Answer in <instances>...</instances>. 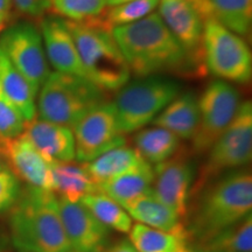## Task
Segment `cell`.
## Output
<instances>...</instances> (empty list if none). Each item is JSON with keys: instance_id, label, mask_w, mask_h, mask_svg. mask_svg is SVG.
Here are the masks:
<instances>
[{"instance_id": "cell-15", "label": "cell", "mask_w": 252, "mask_h": 252, "mask_svg": "<svg viewBox=\"0 0 252 252\" xmlns=\"http://www.w3.org/2000/svg\"><path fill=\"white\" fill-rule=\"evenodd\" d=\"M58 198L63 228L72 251L105 252L110 229L102 224L81 201L71 202Z\"/></svg>"}, {"instance_id": "cell-26", "label": "cell", "mask_w": 252, "mask_h": 252, "mask_svg": "<svg viewBox=\"0 0 252 252\" xmlns=\"http://www.w3.org/2000/svg\"><path fill=\"white\" fill-rule=\"evenodd\" d=\"M212 19L239 36L251 31L252 0H209Z\"/></svg>"}, {"instance_id": "cell-22", "label": "cell", "mask_w": 252, "mask_h": 252, "mask_svg": "<svg viewBox=\"0 0 252 252\" xmlns=\"http://www.w3.org/2000/svg\"><path fill=\"white\" fill-rule=\"evenodd\" d=\"M53 182V193L71 202H78L87 195L98 191L84 163L81 166L72 162H54Z\"/></svg>"}, {"instance_id": "cell-11", "label": "cell", "mask_w": 252, "mask_h": 252, "mask_svg": "<svg viewBox=\"0 0 252 252\" xmlns=\"http://www.w3.org/2000/svg\"><path fill=\"white\" fill-rule=\"evenodd\" d=\"M71 130L75 139V160L78 162H90L106 151L125 145L112 103L103 102L94 106Z\"/></svg>"}, {"instance_id": "cell-39", "label": "cell", "mask_w": 252, "mask_h": 252, "mask_svg": "<svg viewBox=\"0 0 252 252\" xmlns=\"http://www.w3.org/2000/svg\"><path fill=\"white\" fill-rule=\"evenodd\" d=\"M4 26H5V24L0 21V32H1V30H2V28H4Z\"/></svg>"}, {"instance_id": "cell-4", "label": "cell", "mask_w": 252, "mask_h": 252, "mask_svg": "<svg viewBox=\"0 0 252 252\" xmlns=\"http://www.w3.org/2000/svg\"><path fill=\"white\" fill-rule=\"evenodd\" d=\"M88 80L104 91H117L131 77L130 69L121 49L99 17L91 20H65Z\"/></svg>"}, {"instance_id": "cell-16", "label": "cell", "mask_w": 252, "mask_h": 252, "mask_svg": "<svg viewBox=\"0 0 252 252\" xmlns=\"http://www.w3.org/2000/svg\"><path fill=\"white\" fill-rule=\"evenodd\" d=\"M40 33L47 60L55 71L87 78L77 47L64 19L47 15L41 21Z\"/></svg>"}, {"instance_id": "cell-9", "label": "cell", "mask_w": 252, "mask_h": 252, "mask_svg": "<svg viewBox=\"0 0 252 252\" xmlns=\"http://www.w3.org/2000/svg\"><path fill=\"white\" fill-rule=\"evenodd\" d=\"M198 105V123L191 138V149L196 154H204L219 139L241 105L239 94L229 82L217 80L203 90Z\"/></svg>"}, {"instance_id": "cell-3", "label": "cell", "mask_w": 252, "mask_h": 252, "mask_svg": "<svg viewBox=\"0 0 252 252\" xmlns=\"http://www.w3.org/2000/svg\"><path fill=\"white\" fill-rule=\"evenodd\" d=\"M220 178L200 191L202 195L186 226L188 237L198 244L251 215V173L232 171Z\"/></svg>"}, {"instance_id": "cell-19", "label": "cell", "mask_w": 252, "mask_h": 252, "mask_svg": "<svg viewBox=\"0 0 252 252\" xmlns=\"http://www.w3.org/2000/svg\"><path fill=\"white\" fill-rule=\"evenodd\" d=\"M154 167L143 159L139 163L98 186V191L121 204L152 193Z\"/></svg>"}, {"instance_id": "cell-33", "label": "cell", "mask_w": 252, "mask_h": 252, "mask_svg": "<svg viewBox=\"0 0 252 252\" xmlns=\"http://www.w3.org/2000/svg\"><path fill=\"white\" fill-rule=\"evenodd\" d=\"M17 8L32 17H41L50 9V0H12Z\"/></svg>"}, {"instance_id": "cell-7", "label": "cell", "mask_w": 252, "mask_h": 252, "mask_svg": "<svg viewBox=\"0 0 252 252\" xmlns=\"http://www.w3.org/2000/svg\"><path fill=\"white\" fill-rule=\"evenodd\" d=\"M191 187L190 197L226 172L248 165L252 158V104L241 103L234 119L208 151Z\"/></svg>"}, {"instance_id": "cell-20", "label": "cell", "mask_w": 252, "mask_h": 252, "mask_svg": "<svg viewBox=\"0 0 252 252\" xmlns=\"http://www.w3.org/2000/svg\"><path fill=\"white\" fill-rule=\"evenodd\" d=\"M198 123L197 98L194 94H178L152 122L154 126L172 132L180 140H190Z\"/></svg>"}, {"instance_id": "cell-28", "label": "cell", "mask_w": 252, "mask_h": 252, "mask_svg": "<svg viewBox=\"0 0 252 252\" xmlns=\"http://www.w3.org/2000/svg\"><path fill=\"white\" fill-rule=\"evenodd\" d=\"M81 202L106 228L123 232V234L130 232L132 225H133V220L121 204L106 196L105 194L96 191V193L84 196Z\"/></svg>"}, {"instance_id": "cell-8", "label": "cell", "mask_w": 252, "mask_h": 252, "mask_svg": "<svg viewBox=\"0 0 252 252\" xmlns=\"http://www.w3.org/2000/svg\"><path fill=\"white\" fill-rule=\"evenodd\" d=\"M203 61L208 71L222 81L245 84L251 80L252 56L247 42L214 19L204 21Z\"/></svg>"}, {"instance_id": "cell-24", "label": "cell", "mask_w": 252, "mask_h": 252, "mask_svg": "<svg viewBox=\"0 0 252 252\" xmlns=\"http://www.w3.org/2000/svg\"><path fill=\"white\" fill-rule=\"evenodd\" d=\"M141 160L143 158L137 150L122 145V146L106 151L93 161L84 163V165L98 187L99 185L121 175L122 173L139 163Z\"/></svg>"}, {"instance_id": "cell-34", "label": "cell", "mask_w": 252, "mask_h": 252, "mask_svg": "<svg viewBox=\"0 0 252 252\" xmlns=\"http://www.w3.org/2000/svg\"><path fill=\"white\" fill-rule=\"evenodd\" d=\"M184 1L193 6L204 21L212 19V7H210L209 0H184Z\"/></svg>"}, {"instance_id": "cell-36", "label": "cell", "mask_w": 252, "mask_h": 252, "mask_svg": "<svg viewBox=\"0 0 252 252\" xmlns=\"http://www.w3.org/2000/svg\"><path fill=\"white\" fill-rule=\"evenodd\" d=\"M108 252H137L134 250V248L132 247L130 241H122L121 243L116 244L115 247H112Z\"/></svg>"}, {"instance_id": "cell-18", "label": "cell", "mask_w": 252, "mask_h": 252, "mask_svg": "<svg viewBox=\"0 0 252 252\" xmlns=\"http://www.w3.org/2000/svg\"><path fill=\"white\" fill-rule=\"evenodd\" d=\"M123 208L127 212L131 219L137 220L139 224L188 237L186 225L181 217L161 201L158 200L153 193L135 198L124 204Z\"/></svg>"}, {"instance_id": "cell-35", "label": "cell", "mask_w": 252, "mask_h": 252, "mask_svg": "<svg viewBox=\"0 0 252 252\" xmlns=\"http://www.w3.org/2000/svg\"><path fill=\"white\" fill-rule=\"evenodd\" d=\"M12 0H0V21L6 23L11 13Z\"/></svg>"}, {"instance_id": "cell-12", "label": "cell", "mask_w": 252, "mask_h": 252, "mask_svg": "<svg viewBox=\"0 0 252 252\" xmlns=\"http://www.w3.org/2000/svg\"><path fill=\"white\" fill-rule=\"evenodd\" d=\"M158 13L197 70L203 61L204 20L184 0H160Z\"/></svg>"}, {"instance_id": "cell-17", "label": "cell", "mask_w": 252, "mask_h": 252, "mask_svg": "<svg viewBox=\"0 0 252 252\" xmlns=\"http://www.w3.org/2000/svg\"><path fill=\"white\" fill-rule=\"evenodd\" d=\"M23 134L52 162H72L75 160L74 133L69 126L35 117L26 122Z\"/></svg>"}, {"instance_id": "cell-10", "label": "cell", "mask_w": 252, "mask_h": 252, "mask_svg": "<svg viewBox=\"0 0 252 252\" xmlns=\"http://www.w3.org/2000/svg\"><path fill=\"white\" fill-rule=\"evenodd\" d=\"M0 49L37 94L50 74L40 30L31 23L15 24L2 32Z\"/></svg>"}, {"instance_id": "cell-6", "label": "cell", "mask_w": 252, "mask_h": 252, "mask_svg": "<svg viewBox=\"0 0 252 252\" xmlns=\"http://www.w3.org/2000/svg\"><path fill=\"white\" fill-rule=\"evenodd\" d=\"M117 91L112 104L119 132L126 134L151 124L178 96L180 87L168 78L149 76L127 82Z\"/></svg>"}, {"instance_id": "cell-40", "label": "cell", "mask_w": 252, "mask_h": 252, "mask_svg": "<svg viewBox=\"0 0 252 252\" xmlns=\"http://www.w3.org/2000/svg\"><path fill=\"white\" fill-rule=\"evenodd\" d=\"M72 252H77V251H72Z\"/></svg>"}, {"instance_id": "cell-38", "label": "cell", "mask_w": 252, "mask_h": 252, "mask_svg": "<svg viewBox=\"0 0 252 252\" xmlns=\"http://www.w3.org/2000/svg\"><path fill=\"white\" fill-rule=\"evenodd\" d=\"M1 159H2V158H1V153H0V171H1V169H2V162H1Z\"/></svg>"}, {"instance_id": "cell-2", "label": "cell", "mask_w": 252, "mask_h": 252, "mask_svg": "<svg viewBox=\"0 0 252 252\" xmlns=\"http://www.w3.org/2000/svg\"><path fill=\"white\" fill-rule=\"evenodd\" d=\"M9 212L12 243L19 252H72L53 191L27 186Z\"/></svg>"}, {"instance_id": "cell-5", "label": "cell", "mask_w": 252, "mask_h": 252, "mask_svg": "<svg viewBox=\"0 0 252 252\" xmlns=\"http://www.w3.org/2000/svg\"><path fill=\"white\" fill-rule=\"evenodd\" d=\"M39 118L72 128L91 109L105 102L104 90L86 77L50 72L39 90Z\"/></svg>"}, {"instance_id": "cell-13", "label": "cell", "mask_w": 252, "mask_h": 252, "mask_svg": "<svg viewBox=\"0 0 252 252\" xmlns=\"http://www.w3.org/2000/svg\"><path fill=\"white\" fill-rule=\"evenodd\" d=\"M154 167L152 193L182 220L189 212V198L195 175L194 167L184 157H175Z\"/></svg>"}, {"instance_id": "cell-21", "label": "cell", "mask_w": 252, "mask_h": 252, "mask_svg": "<svg viewBox=\"0 0 252 252\" xmlns=\"http://www.w3.org/2000/svg\"><path fill=\"white\" fill-rule=\"evenodd\" d=\"M0 90L26 122L36 117V94L20 71L0 49Z\"/></svg>"}, {"instance_id": "cell-14", "label": "cell", "mask_w": 252, "mask_h": 252, "mask_svg": "<svg viewBox=\"0 0 252 252\" xmlns=\"http://www.w3.org/2000/svg\"><path fill=\"white\" fill-rule=\"evenodd\" d=\"M0 153L11 171L27 186L53 191V165L24 134L0 139Z\"/></svg>"}, {"instance_id": "cell-27", "label": "cell", "mask_w": 252, "mask_h": 252, "mask_svg": "<svg viewBox=\"0 0 252 252\" xmlns=\"http://www.w3.org/2000/svg\"><path fill=\"white\" fill-rule=\"evenodd\" d=\"M200 252H251L252 215L198 244Z\"/></svg>"}, {"instance_id": "cell-1", "label": "cell", "mask_w": 252, "mask_h": 252, "mask_svg": "<svg viewBox=\"0 0 252 252\" xmlns=\"http://www.w3.org/2000/svg\"><path fill=\"white\" fill-rule=\"evenodd\" d=\"M112 35L135 77L194 70L184 48L156 12L135 23L113 28Z\"/></svg>"}, {"instance_id": "cell-37", "label": "cell", "mask_w": 252, "mask_h": 252, "mask_svg": "<svg viewBox=\"0 0 252 252\" xmlns=\"http://www.w3.org/2000/svg\"><path fill=\"white\" fill-rule=\"evenodd\" d=\"M126 1H131V0H108V7L109 6H116L124 4Z\"/></svg>"}, {"instance_id": "cell-23", "label": "cell", "mask_w": 252, "mask_h": 252, "mask_svg": "<svg viewBox=\"0 0 252 252\" xmlns=\"http://www.w3.org/2000/svg\"><path fill=\"white\" fill-rule=\"evenodd\" d=\"M180 141L172 132L154 125L152 127L141 128L134 137L135 150L145 161L152 166L174 157L180 147Z\"/></svg>"}, {"instance_id": "cell-30", "label": "cell", "mask_w": 252, "mask_h": 252, "mask_svg": "<svg viewBox=\"0 0 252 252\" xmlns=\"http://www.w3.org/2000/svg\"><path fill=\"white\" fill-rule=\"evenodd\" d=\"M108 8V0H50V9L62 19L75 23L100 17Z\"/></svg>"}, {"instance_id": "cell-31", "label": "cell", "mask_w": 252, "mask_h": 252, "mask_svg": "<svg viewBox=\"0 0 252 252\" xmlns=\"http://www.w3.org/2000/svg\"><path fill=\"white\" fill-rule=\"evenodd\" d=\"M23 115L0 90V139H12L25 130Z\"/></svg>"}, {"instance_id": "cell-32", "label": "cell", "mask_w": 252, "mask_h": 252, "mask_svg": "<svg viewBox=\"0 0 252 252\" xmlns=\"http://www.w3.org/2000/svg\"><path fill=\"white\" fill-rule=\"evenodd\" d=\"M20 180L8 169L0 171V213L9 212L21 193Z\"/></svg>"}, {"instance_id": "cell-29", "label": "cell", "mask_w": 252, "mask_h": 252, "mask_svg": "<svg viewBox=\"0 0 252 252\" xmlns=\"http://www.w3.org/2000/svg\"><path fill=\"white\" fill-rule=\"evenodd\" d=\"M160 0H131L124 4L109 6L99 17V20L110 30L140 20L153 13Z\"/></svg>"}, {"instance_id": "cell-25", "label": "cell", "mask_w": 252, "mask_h": 252, "mask_svg": "<svg viewBox=\"0 0 252 252\" xmlns=\"http://www.w3.org/2000/svg\"><path fill=\"white\" fill-rule=\"evenodd\" d=\"M137 252H191L186 236L172 234L135 223L128 232Z\"/></svg>"}]
</instances>
